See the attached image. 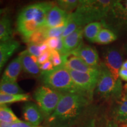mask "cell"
Returning <instances> with one entry per match:
<instances>
[{
  "label": "cell",
  "instance_id": "6da1fadb",
  "mask_svg": "<svg viewBox=\"0 0 127 127\" xmlns=\"http://www.w3.org/2000/svg\"><path fill=\"white\" fill-rule=\"evenodd\" d=\"M93 98L82 93H64L51 115L48 127H72L84 115Z\"/></svg>",
  "mask_w": 127,
  "mask_h": 127
},
{
  "label": "cell",
  "instance_id": "7a4b0ae2",
  "mask_svg": "<svg viewBox=\"0 0 127 127\" xmlns=\"http://www.w3.org/2000/svg\"><path fill=\"white\" fill-rule=\"evenodd\" d=\"M53 3L37 2L24 7L17 18V29L24 41L28 42L32 34L44 27L46 18Z\"/></svg>",
  "mask_w": 127,
  "mask_h": 127
},
{
  "label": "cell",
  "instance_id": "3957f363",
  "mask_svg": "<svg viewBox=\"0 0 127 127\" xmlns=\"http://www.w3.org/2000/svg\"><path fill=\"white\" fill-rule=\"evenodd\" d=\"M114 1L81 0L75 12L70 15L80 27L93 23L101 21L107 15Z\"/></svg>",
  "mask_w": 127,
  "mask_h": 127
},
{
  "label": "cell",
  "instance_id": "277c9868",
  "mask_svg": "<svg viewBox=\"0 0 127 127\" xmlns=\"http://www.w3.org/2000/svg\"><path fill=\"white\" fill-rule=\"evenodd\" d=\"M40 75L44 86L63 94L81 93L75 87L69 70L64 66H59L50 71H42Z\"/></svg>",
  "mask_w": 127,
  "mask_h": 127
},
{
  "label": "cell",
  "instance_id": "5b68a950",
  "mask_svg": "<svg viewBox=\"0 0 127 127\" xmlns=\"http://www.w3.org/2000/svg\"><path fill=\"white\" fill-rule=\"evenodd\" d=\"M100 74L95 94L107 101H119L123 94V87L121 79H116L104 63L99 66Z\"/></svg>",
  "mask_w": 127,
  "mask_h": 127
},
{
  "label": "cell",
  "instance_id": "8992f818",
  "mask_svg": "<svg viewBox=\"0 0 127 127\" xmlns=\"http://www.w3.org/2000/svg\"><path fill=\"white\" fill-rule=\"evenodd\" d=\"M101 22L104 28L111 30L117 35L127 33V0L114 1Z\"/></svg>",
  "mask_w": 127,
  "mask_h": 127
},
{
  "label": "cell",
  "instance_id": "52a82bcc",
  "mask_svg": "<svg viewBox=\"0 0 127 127\" xmlns=\"http://www.w3.org/2000/svg\"><path fill=\"white\" fill-rule=\"evenodd\" d=\"M63 94V93L44 85L38 87L35 90L34 94V99L46 120L55 111Z\"/></svg>",
  "mask_w": 127,
  "mask_h": 127
},
{
  "label": "cell",
  "instance_id": "ba28073f",
  "mask_svg": "<svg viewBox=\"0 0 127 127\" xmlns=\"http://www.w3.org/2000/svg\"><path fill=\"white\" fill-rule=\"evenodd\" d=\"M72 81L78 90L93 98L100 74V69L93 72H80L69 70Z\"/></svg>",
  "mask_w": 127,
  "mask_h": 127
},
{
  "label": "cell",
  "instance_id": "9c48e42d",
  "mask_svg": "<svg viewBox=\"0 0 127 127\" xmlns=\"http://www.w3.org/2000/svg\"><path fill=\"white\" fill-rule=\"evenodd\" d=\"M104 64L116 79H120L119 72L123 64V57L118 49L115 47H108L103 53Z\"/></svg>",
  "mask_w": 127,
  "mask_h": 127
},
{
  "label": "cell",
  "instance_id": "30bf717a",
  "mask_svg": "<svg viewBox=\"0 0 127 127\" xmlns=\"http://www.w3.org/2000/svg\"><path fill=\"white\" fill-rule=\"evenodd\" d=\"M70 54L79 57L92 67L99 68L101 64L99 63V55L97 51L94 47L85 45L82 42L81 45Z\"/></svg>",
  "mask_w": 127,
  "mask_h": 127
},
{
  "label": "cell",
  "instance_id": "8fae6325",
  "mask_svg": "<svg viewBox=\"0 0 127 127\" xmlns=\"http://www.w3.org/2000/svg\"><path fill=\"white\" fill-rule=\"evenodd\" d=\"M70 14L60 8L58 6H54L48 14L44 27L51 28L66 25Z\"/></svg>",
  "mask_w": 127,
  "mask_h": 127
},
{
  "label": "cell",
  "instance_id": "7c38bea8",
  "mask_svg": "<svg viewBox=\"0 0 127 127\" xmlns=\"http://www.w3.org/2000/svg\"><path fill=\"white\" fill-rule=\"evenodd\" d=\"M71 54L62 55L63 64L68 70H72L80 72H93L98 70L99 68H95L90 66L83 60L76 56H71Z\"/></svg>",
  "mask_w": 127,
  "mask_h": 127
},
{
  "label": "cell",
  "instance_id": "4fadbf2b",
  "mask_svg": "<svg viewBox=\"0 0 127 127\" xmlns=\"http://www.w3.org/2000/svg\"><path fill=\"white\" fill-rule=\"evenodd\" d=\"M83 27H79L69 35L62 37L63 40V51L61 55L70 54L77 49L83 42Z\"/></svg>",
  "mask_w": 127,
  "mask_h": 127
},
{
  "label": "cell",
  "instance_id": "5bb4252c",
  "mask_svg": "<svg viewBox=\"0 0 127 127\" xmlns=\"http://www.w3.org/2000/svg\"><path fill=\"white\" fill-rule=\"evenodd\" d=\"M23 113L26 123L34 126L38 127L44 119L38 106L31 101H27L24 105Z\"/></svg>",
  "mask_w": 127,
  "mask_h": 127
},
{
  "label": "cell",
  "instance_id": "9a60e30c",
  "mask_svg": "<svg viewBox=\"0 0 127 127\" xmlns=\"http://www.w3.org/2000/svg\"><path fill=\"white\" fill-rule=\"evenodd\" d=\"M20 47V42L13 39L7 41H0V73L9 58Z\"/></svg>",
  "mask_w": 127,
  "mask_h": 127
},
{
  "label": "cell",
  "instance_id": "2e32d148",
  "mask_svg": "<svg viewBox=\"0 0 127 127\" xmlns=\"http://www.w3.org/2000/svg\"><path fill=\"white\" fill-rule=\"evenodd\" d=\"M19 57L21 58L22 67L25 72L33 76L41 75L42 71L39 68V65L33 60L32 57L27 50L21 52Z\"/></svg>",
  "mask_w": 127,
  "mask_h": 127
},
{
  "label": "cell",
  "instance_id": "e0dca14e",
  "mask_svg": "<svg viewBox=\"0 0 127 127\" xmlns=\"http://www.w3.org/2000/svg\"><path fill=\"white\" fill-rule=\"evenodd\" d=\"M22 69L23 67H22L21 61L20 57L18 56L14 58L9 64L5 70L4 71L1 81L16 82Z\"/></svg>",
  "mask_w": 127,
  "mask_h": 127
},
{
  "label": "cell",
  "instance_id": "ac0fdd59",
  "mask_svg": "<svg viewBox=\"0 0 127 127\" xmlns=\"http://www.w3.org/2000/svg\"><path fill=\"white\" fill-rule=\"evenodd\" d=\"M111 111V117L118 124L127 121V99H121Z\"/></svg>",
  "mask_w": 127,
  "mask_h": 127
},
{
  "label": "cell",
  "instance_id": "d6986e66",
  "mask_svg": "<svg viewBox=\"0 0 127 127\" xmlns=\"http://www.w3.org/2000/svg\"><path fill=\"white\" fill-rule=\"evenodd\" d=\"M13 30L12 21L7 14L0 20V41H7L12 39Z\"/></svg>",
  "mask_w": 127,
  "mask_h": 127
},
{
  "label": "cell",
  "instance_id": "ffe728a7",
  "mask_svg": "<svg viewBox=\"0 0 127 127\" xmlns=\"http://www.w3.org/2000/svg\"><path fill=\"white\" fill-rule=\"evenodd\" d=\"M104 28L101 21H96L91 23L84 27L83 29L84 36L87 40L91 42H95L98 34Z\"/></svg>",
  "mask_w": 127,
  "mask_h": 127
},
{
  "label": "cell",
  "instance_id": "44dd1931",
  "mask_svg": "<svg viewBox=\"0 0 127 127\" xmlns=\"http://www.w3.org/2000/svg\"><path fill=\"white\" fill-rule=\"evenodd\" d=\"M117 38L118 36L114 32L108 28H103L98 34L95 42L102 45H107L115 41Z\"/></svg>",
  "mask_w": 127,
  "mask_h": 127
},
{
  "label": "cell",
  "instance_id": "7402d4cb",
  "mask_svg": "<svg viewBox=\"0 0 127 127\" xmlns=\"http://www.w3.org/2000/svg\"><path fill=\"white\" fill-rule=\"evenodd\" d=\"M31 96L29 94H23L18 95H9L6 94L0 93V105L12 104L14 102H21V101H29Z\"/></svg>",
  "mask_w": 127,
  "mask_h": 127
},
{
  "label": "cell",
  "instance_id": "603a6c76",
  "mask_svg": "<svg viewBox=\"0 0 127 127\" xmlns=\"http://www.w3.org/2000/svg\"><path fill=\"white\" fill-rule=\"evenodd\" d=\"M0 93L9 95H18L24 94V91L21 88L16 82L0 81Z\"/></svg>",
  "mask_w": 127,
  "mask_h": 127
},
{
  "label": "cell",
  "instance_id": "cb8c5ba5",
  "mask_svg": "<svg viewBox=\"0 0 127 127\" xmlns=\"http://www.w3.org/2000/svg\"><path fill=\"white\" fill-rule=\"evenodd\" d=\"M21 121L16 117L15 114L7 105H0V122L6 123H14Z\"/></svg>",
  "mask_w": 127,
  "mask_h": 127
},
{
  "label": "cell",
  "instance_id": "d4e9b609",
  "mask_svg": "<svg viewBox=\"0 0 127 127\" xmlns=\"http://www.w3.org/2000/svg\"><path fill=\"white\" fill-rule=\"evenodd\" d=\"M47 28L45 27H42L35 31L32 34L28 41V43L36 44V45H41L45 42L47 39L46 36V31Z\"/></svg>",
  "mask_w": 127,
  "mask_h": 127
},
{
  "label": "cell",
  "instance_id": "484cf974",
  "mask_svg": "<svg viewBox=\"0 0 127 127\" xmlns=\"http://www.w3.org/2000/svg\"><path fill=\"white\" fill-rule=\"evenodd\" d=\"M79 1L78 0H59L57 1V4L60 8L69 12L77 8Z\"/></svg>",
  "mask_w": 127,
  "mask_h": 127
},
{
  "label": "cell",
  "instance_id": "4316f807",
  "mask_svg": "<svg viewBox=\"0 0 127 127\" xmlns=\"http://www.w3.org/2000/svg\"><path fill=\"white\" fill-rule=\"evenodd\" d=\"M66 25L61 27L47 28L46 31V36L48 38H61L65 29Z\"/></svg>",
  "mask_w": 127,
  "mask_h": 127
},
{
  "label": "cell",
  "instance_id": "83f0119b",
  "mask_svg": "<svg viewBox=\"0 0 127 127\" xmlns=\"http://www.w3.org/2000/svg\"><path fill=\"white\" fill-rule=\"evenodd\" d=\"M44 43L46 44L48 49L51 50H58L62 46L63 41L61 38H48L46 39Z\"/></svg>",
  "mask_w": 127,
  "mask_h": 127
},
{
  "label": "cell",
  "instance_id": "f1b7e54d",
  "mask_svg": "<svg viewBox=\"0 0 127 127\" xmlns=\"http://www.w3.org/2000/svg\"><path fill=\"white\" fill-rule=\"evenodd\" d=\"M95 127H120L118 124L111 117L110 118H104L99 121V123H96L95 121Z\"/></svg>",
  "mask_w": 127,
  "mask_h": 127
},
{
  "label": "cell",
  "instance_id": "f546056e",
  "mask_svg": "<svg viewBox=\"0 0 127 127\" xmlns=\"http://www.w3.org/2000/svg\"><path fill=\"white\" fill-rule=\"evenodd\" d=\"M50 61L52 62L54 67H58L63 64V58L62 55L56 50H51Z\"/></svg>",
  "mask_w": 127,
  "mask_h": 127
},
{
  "label": "cell",
  "instance_id": "4dcf8cb0",
  "mask_svg": "<svg viewBox=\"0 0 127 127\" xmlns=\"http://www.w3.org/2000/svg\"><path fill=\"white\" fill-rule=\"evenodd\" d=\"M27 50L31 55L37 57V58L40 56L42 52L41 45H36V44L32 43H28Z\"/></svg>",
  "mask_w": 127,
  "mask_h": 127
},
{
  "label": "cell",
  "instance_id": "1f68e13d",
  "mask_svg": "<svg viewBox=\"0 0 127 127\" xmlns=\"http://www.w3.org/2000/svg\"><path fill=\"white\" fill-rule=\"evenodd\" d=\"M51 57V50L48 49V50L44 51L41 53L38 58L37 63L38 64L41 65L42 64L46 63L48 61H50Z\"/></svg>",
  "mask_w": 127,
  "mask_h": 127
},
{
  "label": "cell",
  "instance_id": "d6a6232c",
  "mask_svg": "<svg viewBox=\"0 0 127 127\" xmlns=\"http://www.w3.org/2000/svg\"><path fill=\"white\" fill-rule=\"evenodd\" d=\"M39 68L42 71H50L51 69H54L53 64H52V62L50 61H48L46 63L42 64L39 65Z\"/></svg>",
  "mask_w": 127,
  "mask_h": 127
},
{
  "label": "cell",
  "instance_id": "836d02e7",
  "mask_svg": "<svg viewBox=\"0 0 127 127\" xmlns=\"http://www.w3.org/2000/svg\"><path fill=\"white\" fill-rule=\"evenodd\" d=\"M11 127H36L28 123H25V122L21 121L17 122L11 124Z\"/></svg>",
  "mask_w": 127,
  "mask_h": 127
},
{
  "label": "cell",
  "instance_id": "e575fe53",
  "mask_svg": "<svg viewBox=\"0 0 127 127\" xmlns=\"http://www.w3.org/2000/svg\"><path fill=\"white\" fill-rule=\"evenodd\" d=\"M119 77L122 80L127 82V69L121 68L119 72Z\"/></svg>",
  "mask_w": 127,
  "mask_h": 127
},
{
  "label": "cell",
  "instance_id": "d590c367",
  "mask_svg": "<svg viewBox=\"0 0 127 127\" xmlns=\"http://www.w3.org/2000/svg\"><path fill=\"white\" fill-rule=\"evenodd\" d=\"M121 99H127V84H125L124 87H123V94Z\"/></svg>",
  "mask_w": 127,
  "mask_h": 127
},
{
  "label": "cell",
  "instance_id": "8d00e7d4",
  "mask_svg": "<svg viewBox=\"0 0 127 127\" xmlns=\"http://www.w3.org/2000/svg\"><path fill=\"white\" fill-rule=\"evenodd\" d=\"M8 8H0V20L2 18L3 16L8 13Z\"/></svg>",
  "mask_w": 127,
  "mask_h": 127
},
{
  "label": "cell",
  "instance_id": "74e56055",
  "mask_svg": "<svg viewBox=\"0 0 127 127\" xmlns=\"http://www.w3.org/2000/svg\"><path fill=\"white\" fill-rule=\"evenodd\" d=\"M95 120L94 119L92 120L89 122V123L87 125V126L86 127H95Z\"/></svg>",
  "mask_w": 127,
  "mask_h": 127
},
{
  "label": "cell",
  "instance_id": "f35d334b",
  "mask_svg": "<svg viewBox=\"0 0 127 127\" xmlns=\"http://www.w3.org/2000/svg\"><path fill=\"white\" fill-rule=\"evenodd\" d=\"M122 68H124V69H127V60L126 61H125L123 64V65H122Z\"/></svg>",
  "mask_w": 127,
  "mask_h": 127
},
{
  "label": "cell",
  "instance_id": "ab89813d",
  "mask_svg": "<svg viewBox=\"0 0 127 127\" xmlns=\"http://www.w3.org/2000/svg\"><path fill=\"white\" fill-rule=\"evenodd\" d=\"M119 127H127V121L126 122H125V123L121 124H120Z\"/></svg>",
  "mask_w": 127,
  "mask_h": 127
},
{
  "label": "cell",
  "instance_id": "60d3db41",
  "mask_svg": "<svg viewBox=\"0 0 127 127\" xmlns=\"http://www.w3.org/2000/svg\"><path fill=\"white\" fill-rule=\"evenodd\" d=\"M1 2H2V1H0V3H1Z\"/></svg>",
  "mask_w": 127,
  "mask_h": 127
}]
</instances>
